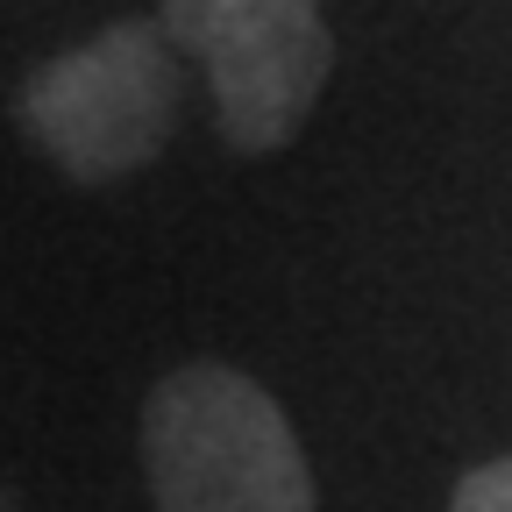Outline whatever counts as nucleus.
Instances as JSON below:
<instances>
[{
  "label": "nucleus",
  "mask_w": 512,
  "mask_h": 512,
  "mask_svg": "<svg viewBox=\"0 0 512 512\" xmlns=\"http://www.w3.org/2000/svg\"><path fill=\"white\" fill-rule=\"evenodd\" d=\"M0 512H22V498H15V491H0Z\"/></svg>",
  "instance_id": "5"
},
{
  "label": "nucleus",
  "mask_w": 512,
  "mask_h": 512,
  "mask_svg": "<svg viewBox=\"0 0 512 512\" xmlns=\"http://www.w3.org/2000/svg\"><path fill=\"white\" fill-rule=\"evenodd\" d=\"M157 512H313V470L285 406L235 363H178L143 399Z\"/></svg>",
  "instance_id": "1"
},
{
  "label": "nucleus",
  "mask_w": 512,
  "mask_h": 512,
  "mask_svg": "<svg viewBox=\"0 0 512 512\" xmlns=\"http://www.w3.org/2000/svg\"><path fill=\"white\" fill-rule=\"evenodd\" d=\"M29 143L79 185L143 171L178 128V57L157 22H114L36 64L15 100Z\"/></svg>",
  "instance_id": "2"
},
{
  "label": "nucleus",
  "mask_w": 512,
  "mask_h": 512,
  "mask_svg": "<svg viewBox=\"0 0 512 512\" xmlns=\"http://www.w3.org/2000/svg\"><path fill=\"white\" fill-rule=\"evenodd\" d=\"M448 512H512V456L477 463L456 491H448Z\"/></svg>",
  "instance_id": "4"
},
{
  "label": "nucleus",
  "mask_w": 512,
  "mask_h": 512,
  "mask_svg": "<svg viewBox=\"0 0 512 512\" xmlns=\"http://www.w3.org/2000/svg\"><path fill=\"white\" fill-rule=\"evenodd\" d=\"M164 43L207 72L228 150H285L328 93L335 36L320 0H164Z\"/></svg>",
  "instance_id": "3"
}]
</instances>
